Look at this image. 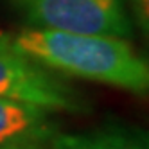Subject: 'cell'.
<instances>
[{
  "mask_svg": "<svg viewBox=\"0 0 149 149\" xmlns=\"http://www.w3.org/2000/svg\"><path fill=\"white\" fill-rule=\"evenodd\" d=\"M0 36L13 49L56 74L149 99V59L130 43V40L34 27Z\"/></svg>",
  "mask_w": 149,
  "mask_h": 149,
  "instance_id": "6da1fadb",
  "label": "cell"
},
{
  "mask_svg": "<svg viewBox=\"0 0 149 149\" xmlns=\"http://www.w3.org/2000/svg\"><path fill=\"white\" fill-rule=\"evenodd\" d=\"M29 27L130 40L133 22L124 0H11Z\"/></svg>",
  "mask_w": 149,
  "mask_h": 149,
  "instance_id": "7a4b0ae2",
  "label": "cell"
},
{
  "mask_svg": "<svg viewBox=\"0 0 149 149\" xmlns=\"http://www.w3.org/2000/svg\"><path fill=\"white\" fill-rule=\"evenodd\" d=\"M0 97L50 113H86L88 102L59 74L27 58L0 36Z\"/></svg>",
  "mask_w": 149,
  "mask_h": 149,
  "instance_id": "3957f363",
  "label": "cell"
},
{
  "mask_svg": "<svg viewBox=\"0 0 149 149\" xmlns=\"http://www.w3.org/2000/svg\"><path fill=\"white\" fill-rule=\"evenodd\" d=\"M47 110L0 97V149H50L61 131Z\"/></svg>",
  "mask_w": 149,
  "mask_h": 149,
  "instance_id": "277c9868",
  "label": "cell"
},
{
  "mask_svg": "<svg viewBox=\"0 0 149 149\" xmlns=\"http://www.w3.org/2000/svg\"><path fill=\"white\" fill-rule=\"evenodd\" d=\"M50 149H149V130L136 126H102L90 131H59Z\"/></svg>",
  "mask_w": 149,
  "mask_h": 149,
  "instance_id": "5b68a950",
  "label": "cell"
},
{
  "mask_svg": "<svg viewBox=\"0 0 149 149\" xmlns=\"http://www.w3.org/2000/svg\"><path fill=\"white\" fill-rule=\"evenodd\" d=\"M130 4L136 25L146 36H149V0H130Z\"/></svg>",
  "mask_w": 149,
  "mask_h": 149,
  "instance_id": "8992f818",
  "label": "cell"
}]
</instances>
